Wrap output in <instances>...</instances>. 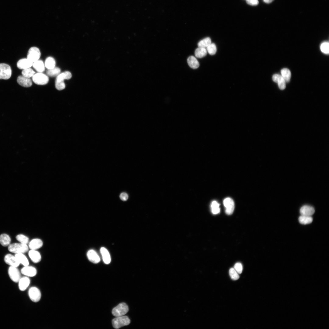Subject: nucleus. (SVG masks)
Here are the masks:
<instances>
[{
  "instance_id": "nucleus-16",
  "label": "nucleus",
  "mask_w": 329,
  "mask_h": 329,
  "mask_svg": "<svg viewBox=\"0 0 329 329\" xmlns=\"http://www.w3.org/2000/svg\"><path fill=\"white\" fill-rule=\"evenodd\" d=\"M89 260L92 263L97 264L100 261V258L96 252L93 249L88 250L87 254Z\"/></svg>"
},
{
  "instance_id": "nucleus-41",
  "label": "nucleus",
  "mask_w": 329,
  "mask_h": 329,
  "mask_svg": "<svg viewBox=\"0 0 329 329\" xmlns=\"http://www.w3.org/2000/svg\"><path fill=\"white\" fill-rule=\"evenodd\" d=\"M264 2L267 3H269L271 2L274 0H263Z\"/></svg>"
},
{
  "instance_id": "nucleus-39",
  "label": "nucleus",
  "mask_w": 329,
  "mask_h": 329,
  "mask_svg": "<svg viewBox=\"0 0 329 329\" xmlns=\"http://www.w3.org/2000/svg\"><path fill=\"white\" fill-rule=\"evenodd\" d=\"M120 199L124 201H126L128 198V195L126 193H122L120 195Z\"/></svg>"
},
{
  "instance_id": "nucleus-14",
  "label": "nucleus",
  "mask_w": 329,
  "mask_h": 329,
  "mask_svg": "<svg viewBox=\"0 0 329 329\" xmlns=\"http://www.w3.org/2000/svg\"><path fill=\"white\" fill-rule=\"evenodd\" d=\"M273 80L277 83L279 88L283 90L286 87V82L282 76L279 74H275L273 75L272 77Z\"/></svg>"
},
{
  "instance_id": "nucleus-21",
  "label": "nucleus",
  "mask_w": 329,
  "mask_h": 329,
  "mask_svg": "<svg viewBox=\"0 0 329 329\" xmlns=\"http://www.w3.org/2000/svg\"><path fill=\"white\" fill-rule=\"evenodd\" d=\"M100 252L104 263L106 264H109L111 261V258L108 250L105 248L102 247L100 249Z\"/></svg>"
},
{
  "instance_id": "nucleus-28",
  "label": "nucleus",
  "mask_w": 329,
  "mask_h": 329,
  "mask_svg": "<svg viewBox=\"0 0 329 329\" xmlns=\"http://www.w3.org/2000/svg\"><path fill=\"white\" fill-rule=\"evenodd\" d=\"M281 76L285 80V82L289 81L291 76L290 70L287 68L282 69L281 71Z\"/></svg>"
},
{
  "instance_id": "nucleus-18",
  "label": "nucleus",
  "mask_w": 329,
  "mask_h": 329,
  "mask_svg": "<svg viewBox=\"0 0 329 329\" xmlns=\"http://www.w3.org/2000/svg\"><path fill=\"white\" fill-rule=\"evenodd\" d=\"M43 245L42 241L39 239H32L29 243L28 247L30 250H36L41 248Z\"/></svg>"
},
{
  "instance_id": "nucleus-32",
  "label": "nucleus",
  "mask_w": 329,
  "mask_h": 329,
  "mask_svg": "<svg viewBox=\"0 0 329 329\" xmlns=\"http://www.w3.org/2000/svg\"><path fill=\"white\" fill-rule=\"evenodd\" d=\"M22 74L23 76L28 78H30L35 74V72L30 68L23 69L22 72Z\"/></svg>"
},
{
  "instance_id": "nucleus-30",
  "label": "nucleus",
  "mask_w": 329,
  "mask_h": 329,
  "mask_svg": "<svg viewBox=\"0 0 329 329\" xmlns=\"http://www.w3.org/2000/svg\"><path fill=\"white\" fill-rule=\"evenodd\" d=\"M61 72L60 69L58 67H55L51 69H48L46 72L47 75L51 77L57 76Z\"/></svg>"
},
{
  "instance_id": "nucleus-1",
  "label": "nucleus",
  "mask_w": 329,
  "mask_h": 329,
  "mask_svg": "<svg viewBox=\"0 0 329 329\" xmlns=\"http://www.w3.org/2000/svg\"><path fill=\"white\" fill-rule=\"evenodd\" d=\"M71 73L69 71H66L60 73L56 77L55 81V87L58 90H62L65 87L64 82L65 80H69L72 77Z\"/></svg>"
},
{
  "instance_id": "nucleus-12",
  "label": "nucleus",
  "mask_w": 329,
  "mask_h": 329,
  "mask_svg": "<svg viewBox=\"0 0 329 329\" xmlns=\"http://www.w3.org/2000/svg\"><path fill=\"white\" fill-rule=\"evenodd\" d=\"M223 204L226 208V213L228 215L232 214L234 209V203L233 200L230 198H227L224 200Z\"/></svg>"
},
{
  "instance_id": "nucleus-25",
  "label": "nucleus",
  "mask_w": 329,
  "mask_h": 329,
  "mask_svg": "<svg viewBox=\"0 0 329 329\" xmlns=\"http://www.w3.org/2000/svg\"><path fill=\"white\" fill-rule=\"evenodd\" d=\"M15 255L20 264H22L24 266L29 265L28 260L26 256L24 254V253L16 254Z\"/></svg>"
},
{
  "instance_id": "nucleus-11",
  "label": "nucleus",
  "mask_w": 329,
  "mask_h": 329,
  "mask_svg": "<svg viewBox=\"0 0 329 329\" xmlns=\"http://www.w3.org/2000/svg\"><path fill=\"white\" fill-rule=\"evenodd\" d=\"M21 273L25 276L31 277L35 276L37 274V270L34 267L29 265L24 266L21 270Z\"/></svg>"
},
{
  "instance_id": "nucleus-24",
  "label": "nucleus",
  "mask_w": 329,
  "mask_h": 329,
  "mask_svg": "<svg viewBox=\"0 0 329 329\" xmlns=\"http://www.w3.org/2000/svg\"><path fill=\"white\" fill-rule=\"evenodd\" d=\"M187 63L189 65L191 68L193 69H196L198 68L199 66V63L196 58L193 56H189L187 59Z\"/></svg>"
},
{
  "instance_id": "nucleus-15",
  "label": "nucleus",
  "mask_w": 329,
  "mask_h": 329,
  "mask_svg": "<svg viewBox=\"0 0 329 329\" xmlns=\"http://www.w3.org/2000/svg\"><path fill=\"white\" fill-rule=\"evenodd\" d=\"M17 81L19 85L25 87H30L32 84V81L30 78L25 77L23 75L18 76Z\"/></svg>"
},
{
  "instance_id": "nucleus-4",
  "label": "nucleus",
  "mask_w": 329,
  "mask_h": 329,
  "mask_svg": "<svg viewBox=\"0 0 329 329\" xmlns=\"http://www.w3.org/2000/svg\"><path fill=\"white\" fill-rule=\"evenodd\" d=\"M129 311V308L127 305L124 302L119 304L117 306L114 308L112 310V313L116 317L124 316Z\"/></svg>"
},
{
  "instance_id": "nucleus-2",
  "label": "nucleus",
  "mask_w": 329,
  "mask_h": 329,
  "mask_svg": "<svg viewBox=\"0 0 329 329\" xmlns=\"http://www.w3.org/2000/svg\"><path fill=\"white\" fill-rule=\"evenodd\" d=\"M8 249L9 252L15 254L24 253L28 251L29 247L27 244L14 243L10 244L8 246Z\"/></svg>"
},
{
  "instance_id": "nucleus-35",
  "label": "nucleus",
  "mask_w": 329,
  "mask_h": 329,
  "mask_svg": "<svg viewBox=\"0 0 329 329\" xmlns=\"http://www.w3.org/2000/svg\"><path fill=\"white\" fill-rule=\"evenodd\" d=\"M207 51L211 55H214L217 51V48L215 44L214 43H211L207 48Z\"/></svg>"
},
{
  "instance_id": "nucleus-23",
  "label": "nucleus",
  "mask_w": 329,
  "mask_h": 329,
  "mask_svg": "<svg viewBox=\"0 0 329 329\" xmlns=\"http://www.w3.org/2000/svg\"><path fill=\"white\" fill-rule=\"evenodd\" d=\"M32 66L39 73H42L45 70V65L41 60H38L33 63Z\"/></svg>"
},
{
  "instance_id": "nucleus-8",
  "label": "nucleus",
  "mask_w": 329,
  "mask_h": 329,
  "mask_svg": "<svg viewBox=\"0 0 329 329\" xmlns=\"http://www.w3.org/2000/svg\"><path fill=\"white\" fill-rule=\"evenodd\" d=\"M8 272L11 280L14 282L18 283L21 278V273L17 267L10 266L8 269Z\"/></svg>"
},
{
  "instance_id": "nucleus-20",
  "label": "nucleus",
  "mask_w": 329,
  "mask_h": 329,
  "mask_svg": "<svg viewBox=\"0 0 329 329\" xmlns=\"http://www.w3.org/2000/svg\"><path fill=\"white\" fill-rule=\"evenodd\" d=\"M28 255L31 260L34 263H38L41 260V255L36 250H30L29 252Z\"/></svg>"
},
{
  "instance_id": "nucleus-36",
  "label": "nucleus",
  "mask_w": 329,
  "mask_h": 329,
  "mask_svg": "<svg viewBox=\"0 0 329 329\" xmlns=\"http://www.w3.org/2000/svg\"><path fill=\"white\" fill-rule=\"evenodd\" d=\"M229 274L231 279L234 280H237L239 278V274L234 268H231L229 269Z\"/></svg>"
},
{
  "instance_id": "nucleus-33",
  "label": "nucleus",
  "mask_w": 329,
  "mask_h": 329,
  "mask_svg": "<svg viewBox=\"0 0 329 329\" xmlns=\"http://www.w3.org/2000/svg\"><path fill=\"white\" fill-rule=\"evenodd\" d=\"M16 238V240L21 243L27 244L29 241V238L23 234L18 235Z\"/></svg>"
},
{
  "instance_id": "nucleus-34",
  "label": "nucleus",
  "mask_w": 329,
  "mask_h": 329,
  "mask_svg": "<svg viewBox=\"0 0 329 329\" xmlns=\"http://www.w3.org/2000/svg\"><path fill=\"white\" fill-rule=\"evenodd\" d=\"M219 204L216 201H214L211 203V207L212 213L214 214L219 213L220 211Z\"/></svg>"
},
{
  "instance_id": "nucleus-27",
  "label": "nucleus",
  "mask_w": 329,
  "mask_h": 329,
  "mask_svg": "<svg viewBox=\"0 0 329 329\" xmlns=\"http://www.w3.org/2000/svg\"><path fill=\"white\" fill-rule=\"evenodd\" d=\"M207 51L205 48L199 47L195 51V55L198 58H201L206 56Z\"/></svg>"
},
{
  "instance_id": "nucleus-3",
  "label": "nucleus",
  "mask_w": 329,
  "mask_h": 329,
  "mask_svg": "<svg viewBox=\"0 0 329 329\" xmlns=\"http://www.w3.org/2000/svg\"><path fill=\"white\" fill-rule=\"evenodd\" d=\"M130 321L127 316H122L117 317L112 320L113 327L115 329H119L123 326L129 325Z\"/></svg>"
},
{
  "instance_id": "nucleus-6",
  "label": "nucleus",
  "mask_w": 329,
  "mask_h": 329,
  "mask_svg": "<svg viewBox=\"0 0 329 329\" xmlns=\"http://www.w3.org/2000/svg\"><path fill=\"white\" fill-rule=\"evenodd\" d=\"M32 79L35 84L39 85H45L49 81L48 76L42 73H35L32 76Z\"/></svg>"
},
{
  "instance_id": "nucleus-9",
  "label": "nucleus",
  "mask_w": 329,
  "mask_h": 329,
  "mask_svg": "<svg viewBox=\"0 0 329 329\" xmlns=\"http://www.w3.org/2000/svg\"><path fill=\"white\" fill-rule=\"evenodd\" d=\"M41 55L39 49L36 47L30 48L28 52L27 58L33 63L38 60Z\"/></svg>"
},
{
  "instance_id": "nucleus-26",
  "label": "nucleus",
  "mask_w": 329,
  "mask_h": 329,
  "mask_svg": "<svg viewBox=\"0 0 329 329\" xmlns=\"http://www.w3.org/2000/svg\"><path fill=\"white\" fill-rule=\"evenodd\" d=\"M55 61L54 58L51 57L47 58L45 62V66L48 69H51L55 67Z\"/></svg>"
},
{
  "instance_id": "nucleus-19",
  "label": "nucleus",
  "mask_w": 329,
  "mask_h": 329,
  "mask_svg": "<svg viewBox=\"0 0 329 329\" xmlns=\"http://www.w3.org/2000/svg\"><path fill=\"white\" fill-rule=\"evenodd\" d=\"M314 212V208L309 205H304L301 207L300 210V212L301 215L311 216Z\"/></svg>"
},
{
  "instance_id": "nucleus-40",
  "label": "nucleus",
  "mask_w": 329,
  "mask_h": 329,
  "mask_svg": "<svg viewBox=\"0 0 329 329\" xmlns=\"http://www.w3.org/2000/svg\"><path fill=\"white\" fill-rule=\"evenodd\" d=\"M247 3L250 5H256L258 4V0H246Z\"/></svg>"
},
{
  "instance_id": "nucleus-37",
  "label": "nucleus",
  "mask_w": 329,
  "mask_h": 329,
  "mask_svg": "<svg viewBox=\"0 0 329 329\" xmlns=\"http://www.w3.org/2000/svg\"><path fill=\"white\" fill-rule=\"evenodd\" d=\"M320 49L324 53L328 54L329 52V44L328 42L322 43L320 46Z\"/></svg>"
},
{
  "instance_id": "nucleus-38",
  "label": "nucleus",
  "mask_w": 329,
  "mask_h": 329,
  "mask_svg": "<svg viewBox=\"0 0 329 329\" xmlns=\"http://www.w3.org/2000/svg\"><path fill=\"white\" fill-rule=\"evenodd\" d=\"M234 268L239 274L242 273L243 267L242 264L241 263L239 262L236 263L234 266Z\"/></svg>"
},
{
  "instance_id": "nucleus-17",
  "label": "nucleus",
  "mask_w": 329,
  "mask_h": 329,
  "mask_svg": "<svg viewBox=\"0 0 329 329\" xmlns=\"http://www.w3.org/2000/svg\"><path fill=\"white\" fill-rule=\"evenodd\" d=\"M33 62L27 58H22L17 62V65L20 69H25L30 68L32 66Z\"/></svg>"
},
{
  "instance_id": "nucleus-10",
  "label": "nucleus",
  "mask_w": 329,
  "mask_h": 329,
  "mask_svg": "<svg viewBox=\"0 0 329 329\" xmlns=\"http://www.w3.org/2000/svg\"><path fill=\"white\" fill-rule=\"evenodd\" d=\"M4 261L10 266L18 267L20 264L15 255L11 254H7L5 256Z\"/></svg>"
},
{
  "instance_id": "nucleus-22",
  "label": "nucleus",
  "mask_w": 329,
  "mask_h": 329,
  "mask_svg": "<svg viewBox=\"0 0 329 329\" xmlns=\"http://www.w3.org/2000/svg\"><path fill=\"white\" fill-rule=\"evenodd\" d=\"M11 239L6 234H2L0 235V244L3 246H8L10 244Z\"/></svg>"
},
{
  "instance_id": "nucleus-5",
  "label": "nucleus",
  "mask_w": 329,
  "mask_h": 329,
  "mask_svg": "<svg viewBox=\"0 0 329 329\" xmlns=\"http://www.w3.org/2000/svg\"><path fill=\"white\" fill-rule=\"evenodd\" d=\"M12 75L10 66L5 63L0 64V79L8 80Z\"/></svg>"
},
{
  "instance_id": "nucleus-31",
  "label": "nucleus",
  "mask_w": 329,
  "mask_h": 329,
  "mask_svg": "<svg viewBox=\"0 0 329 329\" xmlns=\"http://www.w3.org/2000/svg\"><path fill=\"white\" fill-rule=\"evenodd\" d=\"M211 43V41L209 37H207L200 41L198 44V47L207 48Z\"/></svg>"
},
{
  "instance_id": "nucleus-7",
  "label": "nucleus",
  "mask_w": 329,
  "mask_h": 329,
  "mask_svg": "<svg viewBox=\"0 0 329 329\" xmlns=\"http://www.w3.org/2000/svg\"><path fill=\"white\" fill-rule=\"evenodd\" d=\"M28 295L31 301L37 302L41 299V295L40 290L37 287L33 286L29 289Z\"/></svg>"
},
{
  "instance_id": "nucleus-13",
  "label": "nucleus",
  "mask_w": 329,
  "mask_h": 329,
  "mask_svg": "<svg viewBox=\"0 0 329 329\" xmlns=\"http://www.w3.org/2000/svg\"><path fill=\"white\" fill-rule=\"evenodd\" d=\"M18 283L19 290L21 291H23L29 287L30 283V280L29 277L24 276L21 277Z\"/></svg>"
},
{
  "instance_id": "nucleus-29",
  "label": "nucleus",
  "mask_w": 329,
  "mask_h": 329,
  "mask_svg": "<svg viewBox=\"0 0 329 329\" xmlns=\"http://www.w3.org/2000/svg\"><path fill=\"white\" fill-rule=\"evenodd\" d=\"M299 221L301 224L306 225L311 223L313 218L311 216L301 215L299 218Z\"/></svg>"
}]
</instances>
